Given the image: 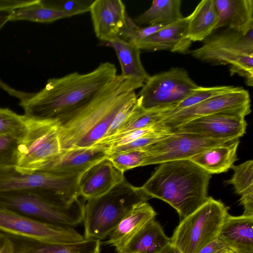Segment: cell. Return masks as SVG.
<instances>
[{"mask_svg": "<svg viewBox=\"0 0 253 253\" xmlns=\"http://www.w3.org/2000/svg\"><path fill=\"white\" fill-rule=\"evenodd\" d=\"M70 17L68 13L56 8L50 1L42 0H38L34 4L15 9L8 14L9 21L27 20L40 23H51Z\"/></svg>", "mask_w": 253, "mask_h": 253, "instance_id": "f1b7e54d", "label": "cell"}, {"mask_svg": "<svg viewBox=\"0 0 253 253\" xmlns=\"http://www.w3.org/2000/svg\"><path fill=\"white\" fill-rule=\"evenodd\" d=\"M224 112H238L249 115L251 99L249 92L242 87L207 99L164 118L155 124L162 130H169L190 120L207 115Z\"/></svg>", "mask_w": 253, "mask_h": 253, "instance_id": "4fadbf2b", "label": "cell"}, {"mask_svg": "<svg viewBox=\"0 0 253 253\" xmlns=\"http://www.w3.org/2000/svg\"><path fill=\"white\" fill-rule=\"evenodd\" d=\"M25 117V132L17 141L14 167L21 173L31 174L41 171L61 149L57 121Z\"/></svg>", "mask_w": 253, "mask_h": 253, "instance_id": "ba28073f", "label": "cell"}, {"mask_svg": "<svg viewBox=\"0 0 253 253\" xmlns=\"http://www.w3.org/2000/svg\"><path fill=\"white\" fill-rule=\"evenodd\" d=\"M89 12L95 35L102 42L107 43L122 38L130 28L132 19L120 0L92 1Z\"/></svg>", "mask_w": 253, "mask_h": 253, "instance_id": "9a60e30c", "label": "cell"}, {"mask_svg": "<svg viewBox=\"0 0 253 253\" xmlns=\"http://www.w3.org/2000/svg\"><path fill=\"white\" fill-rule=\"evenodd\" d=\"M235 139H215L186 132L169 133L141 149L147 154L144 166L171 161L188 160L205 150Z\"/></svg>", "mask_w": 253, "mask_h": 253, "instance_id": "7c38bea8", "label": "cell"}, {"mask_svg": "<svg viewBox=\"0 0 253 253\" xmlns=\"http://www.w3.org/2000/svg\"></svg>", "mask_w": 253, "mask_h": 253, "instance_id": "7bdbcfd3", "label": "cell"}, {"mask_svg": "<svg viewBox=\"0 0 253 253\" xmlns=\"http://www.w3.org/2000/svg\"><path fill=\"white\" fill-rule=\"evenodd\" d=\"M80 175L48 171L22 173L13 166H0V192L41 190L54 193L73 201L80 197L78 189Z\"/></svg>", "mask_w": 253, "mask_h": 253, "instance_id": "30bf717a", "label": "cell"}, {"mask_svg": "<svg viewBox=\"0 0 253 253\" xmlns=\"http://www.w3.org/2000/svg\"><path fill=\"white\" fill-rule=\"evenodd\" d=\"M125 179L124 172L106 157L80 175L78 179L80 195L84 200L98 197Z\"/></svg>", "mask_w": 253, "mask_h": 253, "instance_id": "2e32d148", "label": "cell"}, {"mask_svg": "<svg viewBox=\"0 0 253 253\" xmlns=\"http://www.w3.org/2000/svg\"><path fill=\"white\" fill-rule=\"evenodd\" d=\"M232 177L225 181L233 186L240 196V203L244 208L243 215L253 217V161L248 160L238 165H233Z\"/></svg>", "mask_w": 253, "mask_h": 253, "instance_id": "4316f807", "label": "cell"}, {"mask_svg": "<svg viewBox=\"0 0 253 253\" xmlns=\"http://www.w3.org/2000/svg\"><path fill=\"white\" fill-rule=\"evenodd\" d=\"M218 239L233 253H253V217L228 214Z\"/></svg>", "mask_w": 253, "mask_h": 253, "instance_id": "44dd1931", "label": "cell"}, {"mask_svg": "<svg viewBox=\"0 0 253 253\" xmlns=\"http://www.w3.org/2000/svg\"><path fill=\"white\" fill-rule=\"evenodd\" d=\"M236 86L229 85L212 87L199 86L196 90L185 99L162 112L161 120L167 116L194 106L212 96L231 91Z\"/></svg>", "mask_w": 253, "mask_h": 253, "instance_id": "f546056e", "label": "cell"}, {"mask_svg": "<svg viewBox=\"0 0 253 253\" xmlns=\"http://www.w3.org/2000/svg\"><path fill=\"white\" fill-rule=\"evenodd\" d=\"M113 47L118 58L122 70L121 75L144 84L150 75L143 67L140 59L141 50L132 41L117 38L107 42Z\"/></svg>", "mask_w": 253, "mask_h": 253, "instance_id": "cb8c5ba5", "label": "cell"}, {"mask_svg": "<svg viewBox=\"0 0 253 253\" xmlns=\"http://www.w3.org/2000/svg\"><path fill=\"white\" fill-rule=\"evenodd\" d=\"M180 0H154L150 8L133 19L138 26L172 23L183 17Z\"/></svg>", "mask_w": 253, "mask_h": 253, "instance_id": "83f0119b", "label": "cell"}, {"mask_svg": "<svg viewBox=\"0 0 253 253\" xmlns=\"http://www.w3.org/2000/svg\"><path fill=\"white\" fill-rule=\"evenodd\" d=\"M0 253H15V246L11 237L0 233Z\"/></svg>", "mask_w": 253, "mask_h": 253, "instance_id": "f35d334b", "label": "cell"}, {"mask_svg": "<svg viewBox=\"0 0 253 253\" xmlns=\"http://www.w3.org/2000/svg\"><path fill=\"white\" fill-rule=\"evenodd\" d=\"M229 253H233L231 251Z\"/></svg>", "mask_w": 253, "mask_h": 253, "instance_id": "b9f144b4", "label": "cell"}, {"mask_svg": "<svg viewBox=\"0 0 253 253\" xmlns=\"http://www.w3.org/2000/svg\"><path fill=\"white\" fill-rule=\"evenodd\" d=\"M246 116L238 112L217 113L192 119L168 132L190 133L215 139H237L246 133Z\"/></svg>", "mask_w": 253, "mask_h": 253, "instance_id": "5bb4252c", "label": "cell"}, {"mask_svg": "<svg viewBox=\"0 0 253 253\" xmlns=\"http://www.w3.org/2000/svg\"><path fill=\"white\" fill-rule=\"evenodd\" d=\"M8 14H0V29L9 21Z\"/></svg>", "mask_w": 253, "mask_h": 253, "instance_id": "60d3db41", "label": "cell"}, {"mask_svg": "<svg viewBox=\"0 0 253 253\" xmlns=\"http://www.w3.org/2000/svg\"><path fill=\"white\" fill-rule=\"evenodd\" d=\"M170 243V238L166 236L160 223L154 219L141 228L122 253H155Z\"/></svg>", "mask_w": 253, "mask_h": 253, "instance_id": "484cf974", "label": "cell"}, {"mask_svg": "<svg viewBox=\"0 0 253 253\" xmlns=\"http://www.w3.org/2000/svg\"><path fill=\"white\" fill-rule=\"evenodd\" d=\"M137 105L136 96L135 98L128 102L118 112L112 122L105 136L103 138H107L116 134L133 113Z\"/></svg>", "mask_w": 253, "mask_h": 253, "instance_id": "836d02e7", "label": "cell"}, {"mask_svg": "<svg viewBox=\"0 0 253 253\" xmlns=\"http://www.w3.org/2000/svg\"><path fill=\"white\" fill-rule=\"evenodd\" d=\"M162 115V110L146 111L138 105L116 134L154 126L160 121Z\"/></svg>", "mask_w": 253, "mask_h": 253, "instance_id": "d6a6232c", "label": "cell"}, {"mask_svg": "<svg viewBox=\"0 0 253 253\" xmlns=\"http://www.w3.org/2000/svg\"><path fill=\"white\" fill-rule=\"evenodd\" d=\"M159 165L140 187L149 198H157L167 203L182 219L207 201L211 174L189 160L171 161Z\"/></svg>", "mask_w": 253, "mask_h": 253, "instance_id": "3957f363", "label": "cell"}, {"mask_svg": "<svg viewBox=\"0 0 253 253\" xmlns=\"http://www.w3.org/2000/svg\"><path fill=\"white\" fill-rule=\"evenodd\" d=\"M107 156L108 150L98 147L61 150L45 164L41 171L81 174Z\"/></svg>", "mask_w": 253, "mask_h": 253, "instance_id": "e0dca14e", "label": "cell"}, {"mask_svg": "<svg viewBox=\"0 0 253 253\" xmlns=\"http://www.w3.org/2000/svg\"><path fill=\"white\" fill-rule=\"evenodd\" d=\"M169 133L156 125L130 131L117 133L99 140L92 147H98L108 150L127 144L139 138Z\"/></svg>", "mask_w": 253, "mask_h": 253, "instance_id": "4dcf8cb0", "label": "cell"}, {"mask_svg": "<svg viewBox=\"0 0 253 253\" xmlns=\"http://www.w3.org/2000/svg\"><path fill=\"white\" fill-rule=\"evenodd\" d=\"M188 16L187 37L192 42L203 41L216 29L218 16L214 0H203Z\"/></svg>", "mask_w": 253, "mask_h": 253, "instance_id": "d4e9b609", "label": "cell"}, {"mask_svg": "<svg viewBox=\"0 0 253 253\" xmlns=\"http://www.w3.org/2000/svg\"><path fill=\"white\" fill-rule=\"evenodd\" d=\"M156 212L147 202L135 204L109 235L105 244L122 253L133 237L149 221L155 219Z\"/></svg>", "mask_w": 253, "mask_h": 253, "instance_id": "d6986e66", "label": "cell"}, {"mask_svg": "<svg viewBox=\"0 0 253 253\" xmlns=\"http://www.w3.org/2000/svg\"><path fill=\"white\" fill-rule=\"evenodd\" d=\"M38 0H0V11L10 12L15 9L35 4Z\"/></svg>", "mask_w": 253, "mask_h": 253, "instance_id": "8d00e7d4", "label": "cell"}, {"mask_svg": "<svg viewBox=\"0 0 253 253\" xmlns=\"http://www.w3.org/2000/svg\"><path fill=\"white\" fill-rule=\"evenodd\" d=\"M199 87L185 69L172 67L150 76L136 95L137 102L144 110L164 111L185 99Z\"/></svg>", "mask_w": 253, "mask_h": 253, "instance_id": "9c48e42d", "label": "cell"}, {"mask_svg": "<svg viewBox=\"0 0 253 253\" xmlns=\"http://www.w3.org/2000/svg\"><path fill=\"white\" fill-rule=\"evenodd\" d=\"M84 204L80 198L70 201L44 190L0 192V207L33 219L61 227L74 228L83 222Z\"/></svg>", "mask_w": 253, "mask_h": 253, "instance_id": "277c9868", "label": "cell"}, {"mask_svg": "<svg viewBox=\"0 0 253 253\" xmlns=\"http://www.w3.org/2000/svg\"><path fill=\"white\" fill-rule=\"evenodd\" d=\"M143 84L117 75L85 106L58 122L61 149L91 147L102 139L118 112L136 97L135 90Z\"/></svg>", "mask_w": 253, "mask_h": 253, "instance_id": "7a4b0ae2", "label": "cell"}, {"mask_svg": "<svg viewBox=\"0 0 253 253\" xmlns=\"http://www.w3.org/2000/svg\"><path fill=\"white\" fill-rule=\"evenodd\" d=\"M17 141L0 136V166H14Z\"/></svg>", "mask_w": 253, "mask_h": 253, "instance_id": "e575fe53", "label": "cell"}, {"mask_svg": "<svg viewBox=\"0 0 253 253\" xmlns=\"http://www.w3.org/2000/svg\"><path fill=\"white\" fill-rule=\"evenodd\" d=\"M117 71L115 65L106 62L87 73L49 79L39 92L20 100L24 115L58 122L91 101L117 76Z\"/></svg>", "mask_w": 253, "mask_h": 253, "instance_id": "6da1fadb", "label": "cell"}, {"mask_svg": "<svg viewBox=\"0 0 253 253\" xmlns=\"http://www.w3.org/2000/svg\"><path fill=\"white\" fill-rule=\"evenodd\" d=\"M253 30L244 35L228 29L211 35L200 47L189 52L194 58L214 65L229 66L230 75L243 77L253 85Z\"/></svg>", "mask_w": 253, "mask_h": 253, "instance_id": "8992f818", "label": "cell"}, {"mask_svg": "<svg viewBox=\"0 0 253 253\" xmlns=\"http://www.w3.org/2000/svg\"><path fill=\"white\" fill-rule=\"evenodd\" d=\"M15 253H100L101 242L97 239H85L72 243L55 244L41 242L10 236Z\"/></svg>", "mask_w": 253, "mask_h": 253, "instance_id": "603a6c76", "label": "cell"}, {"mask_svg": "<svg viewBox=\"0 0 253 253\" xmlns=\"http://www.w3.org/2000/svg\"><path fill=\"white\" fill-rule=\"evenodd\" d=\"M228 210L222 202L209 197L202 205L181 220L170 238V243L181 253H198L218 238L229 214Z\"/></svg>", "mask_w": 253, "mask_h": 253, "instance_id": "52a82bcc", "label": "cell"}, {"mask_svg": "<svg viewBox=\"0 0 253 253\" xmlns=\"http://www.w3.org/2000/svg\"><path fill=\"white\" fill-rule=\"evenodd\" d=\"M0 233L47 243L67 244L85 240L74 228L42 222L1 207H0Z\"/></svg>", "mask_w": 253, "mask_h": 253, "instance_id": "8fae6325", "label": "cell"}, {"mask_svg": "<svg viewBox=\"0 0 253 253\" xmlns=\"http://www.w3.org/2000/svg\"><path fill=\"white\" fill-rule=\"evenodd\" d=\"M239 143V139H236L205 150L188 160L210 174L226 172L237 161Z\"/></svg>", "mask_w": 253, "mask_h": 253, "instance_id": "7402d4cb", "label": "cell"}, {"mask_svg": "<svg viewBox=\"0 0 253 253\" xmlns=\"http://www.w3.org/2000/svg\"><path fill=\"white\" fill-rule=\"evenodd\" d=\"M26 117L8 108H0V136L19 140L26 129Z\"/></svg>", "mask_w": 253, "mask_h": 253, "instance_id": "1f68e13d", "label": "cell"}, {"mask_svg": "<svg viewBox=\"0 0 253 253\" xmlns=\"http://www.w3.org/2000/svg\"><path fill=\"white\" fill-rule=\"evenodd\" d=\"M214 1L219 19L216 29L226 27L244 35L253 30V0Z\"/></svg>", "mask_w": 253, "mask_h": 253, "instance_id": "ffe728a7", "label": "cell"}, {"mask_svg": "<svg viewBox=\"0 0 253 253\" xmlns=\"http://www.w3.org/2000/svg\"><path fill=\"white\" fill-rule=\"evenodd\" d=\"M149 199L140 187L125 179L104 195L87 200L83 220L85 239L107 238L135 204Z\"/></svg>", "mask_w": 253, "mask_h": 253, "instance_id": "5b68a950", "label": "cell"}, {"mask_svg": "<svg viewBox=\"0 0 253 253\" xmlns=\"http://www.w3.org/2000/svg\"><path fill=\"white\" fill-rule=\"evenodd\" d=\"M155 253H181V252L171 243Z\"/></svg>", "mask_w": 253, "mask_h": 253, "instance_id": "ab89813d", "label": "cell"}, {"mask_svg": "<svg viewBox=\"0 0 253 253\" xmlns=\"http://www.w3.org/2000/svg\"><path fill=\"white\" fill-rule=\"evenodd\" d=\"M92 1L68 0L61 3L52 4L60 9L68 13L70 17L89 11L90 5Z\"/></svg>", "mask_w": 253, "mask_h": 253, "instance_id": "d590c367", "label": "cell"}, {"mask_svg": "<svg viewBox=\"0 0 253 253\" xmlns=\"http://www.w3.org/2000/svg\"><path fill=\"white\" fill-rule=\"evenodd\" d=\"M188 22V16L183 17L135 43L140 50L189 53L192 42L187 37Z\"/></svg>", "mask_w": 253, "mask_h": 253, "instance_id": "ac0fdd59", "label": "cell"}, {"mask_svg": "<svg viewBox=\"0 0 253 253\" xmlns=\"http://www.w3.org/2000/svg\"><path fill=\"white\" fill-rule=\"evenodd\" d=\"M231 251L223 242L217 238L205 246L198 253H229Z\"/></svg>", "mask_w": 253, "mask_h": 253, "instance_id": "74e56055", "label": "cell"}]
</instances>
